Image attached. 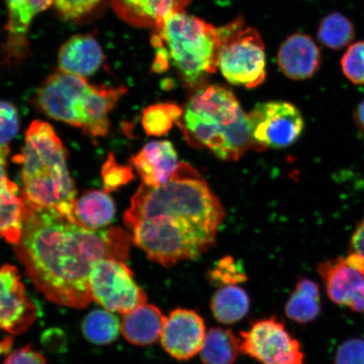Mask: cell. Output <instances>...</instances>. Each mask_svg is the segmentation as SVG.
<instances>
[{"label": "cell", "instance_id": "obj_1", "mask_svg": "<svg viewBox=\"0 0 364 364\" xmlns=\"http://www.w3.org/2000/svg\"><path fill=\"white\" fill-rule=\"evenodd\" d=\"M24 202L21 236L14 245L27 274L50 301L88 306L95 264L103 259L126 262L132 236L120 228L90 230L58 211Z\"/></svg>", "mask_w": 364, "mask_h": 364}, {"label": "cell", "instance_id": "obj_2", "mask_svg": "<svg viewBox=\"0 0 364 364\" xmlns=\"http://www.w3.org/2000/svg\"><path fill=\"white\" fill-rule=\"evenodd\" d=\"M225 209L201 174L181 162L169 182L142 183L124 215L133 242L166 267L195 260L215 245Z\"/></svg>", "mask_w": 364, "mask_h": 364}, {"label": "cell", "instance_id": "obj_3", "mask_svg": "<svg viewBox=\"0 0 364 364\" xmlns=\"http://www.w3.org/2000/svg\"><path fill=\"white\" fill-rule=\"evenodd\" d=\"M18 162L21 165L23 199L31 206L52 209L76 222L74 181L65 149L51 125L42 121L30 125Z\"/></svg>", "mask_w": 364, "mask_h": 364}, {"label": "cell", "instance_id": "obj_4", "mask_svg": "<svg viewBox=\"0 0 364 364\" xmlns=\"http://www.w3.org/2000/svg\"><path fill=\"white\" fill-rule=\"evenodd\" d=\"M184 127L203 146L224 161H237L252 143L247 114L225 86H204L190 98Z\"/></svg>", "mask_w": 364, "mask_h": 364}, {"label": "cell", "instance_id": "obj_5", "mask_svg": "<svg viewBox=\"0 0 364 364\" xmlns=\"http://www.w3.org/2000/svg\"><path fill=\"white\" fill-rule=\"evenodd\" d=\"M127 93L124 87L92 85L82 77L61 71L48 77L36 103L46 115L79 127L90 138H102L110 129L109 116Z\"/></svg>", "mask_w": 364, "mask_h": 364}, {"label": "cell", "instance_id": "obj_6", "mask_svg": "<svg viewBox=\"0 0 364 364\" xmlns=\"http://www.w3.org/2000/svg\"><path fill=\"white\" fill-rule=\"evenodd\" d=\"M156 31L154 36L166 44L182 82L190 89L203 88L218 68V29L183 11L168 16Z\"/></svg>", "mask_w": 364, "mask_h": 364}, {"label": "cell", "instance_id": "obj_7", "mask_svg": "<svg viewBox=\"0 0 364 364\" xmlns=\"http://www.w3.org/2000/svg\"><path fill=\"white\" fill-rule=\"evenodd\" d=\"M220 48L218 68L231 85L253 89L267 77L265 45L252 27H245L242 19L218 29Z\"/></svg>", "mask_w": 364, "mask_h": 364}, {"label": "cell", "instance_id": "obj_8", "mask_svg": "<svg viewBox=\"0 0 364 364\" xmlns=\"http://www.w3.org/2000/svg\"><path fill=\"white\" fill-rule=\"evenodd\" d=\"M91 297L107 311L124 314L147 303V295L134 280L124 262L103 259L95 264L90 276Z\"/></svg>", "mask_w": 364, "mask_h": 364}, {"label": "cell", "instance_id": "obj_9", "mask_svg": "<svg viewBox=\"0 0 364 364\" xmlns=\"http://www.w3.org/2000/svg\"><path fill=\"white\" fill-rule=\"evenodd\" d=\"M252 143L261 148L291 146L302 134L304 122L294 105L283 101L259 103L248 114Z\"/></svg>", "mask_w": 364, "mask_h": 364}, {"label": "cell", "instance_id": "obj_10", "mask_svg": "<svg viewBox=\"0 0 364 364\" xmlns=\"http://www.w3.org/2000/svg\"><path fill=\"white\" fill-rule=\"evenodd\" d=\"M240 339L241 352L261 364H304L301 346L275 317L253 323Z\"/></svg>", "mask_w": 364, "mask_h": 364}, {"label": "cell", "instance_id": "obj_11", "mask_svg": "<svg viewBox=\"0 0 364 364\" xmlns=\"http://www.w3.org/2000/svg\"><path fill=\"white\" fill-rule=\"evenodd\" d=\"M327 296L338 306L364 315V258L350 252L317 267Z\"/></svg>", "mask_w": 364, "mask_h": 364}, {"label": "cell", "instance_id": "obj_12", "mask_svg": "<svg viewBox=\"0 0 364 364\" xmlns=\"http://www.w3.org/2000/svg\"><path fill=\"white\" fill-rule=\"evenodd\" d=\"M38 317V309L27 294L17 268L0 267V330L24 333Z\"/></svg>", "mask_w": 364, "mask_h": 364}, {"label": "cell", "instance_id": "obj_13", "mask_svg": "<svg viewBox=\"0 0 364 364\" xmlns=\"http://www.w3.org/2000/svg\"><path fill=\"white\" fill-rule=\"evenodd\" d=\"M206 326L201 316L188 309H176L167 317L161 341L165 351L180 361L189 360L201 351Z\"/></svg>", "mask_w": 364, "mask_h": 364}, {"label": "cell", "instance_id": "obj_14", "mask_svg": "<svg viewBox=\"0 0 364 364\" xmlns=\"http://www.w3.org/2000/svg\"><path fill=\"white\" fill-rule=\"evenodd\" d=\"M8 10L6 26L7 61L24 60L29 54L28 33L31 22L38 14L51 6L53 0H6Z\"/></svg>", "mask_w": 364, "mask_h": 364}, {"label": "cell", "instance_id": "obj_15", "mask_svg": "<svg viewBox=\"0 0 364 364\" xmlns=\"http://www.w3.org/2000/svg\"><path fill=\"white\" fill-rule=\"evenodd\" d=\"M322 56L311 36L294 33L280 46L277 65L289 79L296 81L312 78L320 70Z\"/></svg>", "mask_w": 364, "mask_h": 364}, {"label": "cell", "instance_id": "obj_16", "mask_svg": "<svg viewBox=\"0 0 364 364\" xmlns=\"http://www.w3.org/2000/svg\"><path fill=\"white\" fill-rule=\"evenodd\" d=\"M180 163L176 150L170 141L148 143L131 159V164L142 178L143 183L150 186H161L169 182Z\"/></svg>", "mask_w": 364, "mask_h": 364}, {"label": "cell", "instance_id": "obj_17", "mask_svg": "<svg viewBox=\"0 0 364 364\" xmlns=\"http://www.w3.org/2000/svg\"><path fill=\"white\" fill-rule=\"evenodd\" d=\"M191 0H110L116 15L136 28L161 26L168 16L183 11Z\"/></svg>", "mask_w": 364, "mask_h": 364}, {"label": "cell", "instance_id": "obj_18", "mask_svg": "<svg viewBox=\"0 0 364 364\" xmlns=\"http://www.w3.org/2000/svg\"><path fill=\"white\" fill-rule=\"evenodd\" d=\"M9 147H0V238L11 244L20 240L25 202L7 174Z\"/></svg>", "mask_w": 364, "mask_h": 364}, {"label": "cell", "instance_id": "obj_19", "mask_svg": "<svg viewBox=\"0 0 364 364\" xmlns=\"http://www.w3.org/2000/svg\"><path fill=\"white\" fill-rule=\"evenodd\" d=\"M104 58L102 48L92 36L75 35L59 51V71L85 79L101 68Z\"/></svg>", "mask_w": 364, "mask_h": 364}, {"label": "cell", "instance_id": "obj_20", "mask_svg": "<svg viewBox=\"0 0 364 364\" xmlns=\"http://www.w3.org/2000/svg\"><path fill=\"white\" fill-rule=\"evenodd\" d=\"M166 318L158 307L145 303L124 314L122 333L132 344L152 345L161 339Z\"/></svg>", "mask_w": 364, "mask_h": 364}, {"label": "cell", "instance_id": "obj_21", "mask_svg": "<svg viewBox=\"0 0 364 364\" xmlns=\"http://www.w3.org/2000/svg\"><path fill=\"white\" fill-rule=\"evenodd\" d=\"M74 215L80 225L90 230H101L115 218V203L107 192L89 191L76 199Z\"/></svg>", "mask_w": 364, "mask_h": 364}, {"label": "cell", "instance_id": "obj_22", "mask_svg": "<svg viewBox=\"0 0 364 364\" xmlns=\"http://www.w3.org/2000/svg\"><path fill=\"white\" fill-rule=\"evenodd\" d=\"M321 312V292L318 284L306 277L300 279L286 303L287 316L304 325L315 321Z\"/></svg>", "mask_w": 364, "mask_h": 364}, {"label": "cell", "instance_id": "obj_23", "mask_svg": "<svg viewBox=\"0 0 364 364\" xmlns=\"http://www.w3.org/2000/svg\"><path fill=\"white\" fill-rule=\"evenodd\" d=\"M240 352V339L233 331L215 327L207 331L199 354L203 364H233Z\"/></svg>", "mask_w": 364, "mask_h": 364}, {"label": "cell", "instance_id": "obj_24", "mask_svg": "<svg viewBox=\"0 0 364 364\" xmlns=\"http://www.w3.org/2000/svg\"><path fill=\"white\" fill-rule=\"evenodd\" d=\"M210 309L218 322L232 325L247 316L250 309L249 296L240 287H222L213 294Z\"/></svg>", "mask_w": 364, "mask_h": 364}, {"label": "cell", "instance_id": "obj_25", "mask_svg": "<svg viewBox=\"0 0 364 364\" xmlns=\"http://www.w3.org/2000/svg\"><path fill=\"white\" fill-rule=\"evenodd\" d=\"M356 30L351 20L338 11L326 16L317 30V38L324 47L339 51L351 45Z\"/></svg>", "mask_w": 364, "mask_h": 364}, {"label": "cell", "instance_id": "obj_26", "mask_svg": "<svg viewBox=\"0 0 364 364\" xmlns=\"http://www.w3.org/2000/svg\"><path fill=\"white\" fill-rule=\"evenodd\" d=\"M121 330L117 318L109 311L95 309L82 322V331L90 343L107 345L117 340Z\"/></svg>", "mask_w": 364, "mask_h": 364}, {"label": "cell", "instance_id": "obj_27", "mask_svg": "<svg viewBox=\"0 0 364 364\" xmlns=\"http://www.w3.org/2000/svg\"><path fill=\"white\" fill-rule=\"evenodd\" d=\"M183 114V110L174 103L154 104L144 109L142 125L148 135H166Z\"/></svg>", "mask_w": 364, "mask_h": 364}, {"label": "cell", "instance_id": "obj_28", "mask_svg": "<svg viewBox=\"0 0 364 364\" xmlns=\"http://www.w3.org/2000/svg\"><path fill=\"white\" fill-rule=\"evenodd\" d=\"M341 68L353 84L364 85V40L348 46L341 58Z\"/></svg>", "mask_w": 364, "mask_h": 364}, {"label": "cell", "instance_id": "obj_29", "mask_svg": "<svg viewBox=\"0 0 364 364\" xmlns=\"http://www.w3.org/2000/svg\"><path fill=\"white\" fill-rule=\"evenodd\" d=\"M209 279L217 286L225 287L243 283L247 280V275L241 264L227 257L222 258L209 272Z\"/></svg>", "mask_w": 364, "mask_h": 364}, {"label": "cell", "instance_id": "obj_30", "mask_svg": "<svg viewBox=\"0 0 364 364\" xmlns=\"http://www.w3.org/2000/svg\"><path fill=\"white\" fill-rule=\"evenodd\" d=\"M105 192H112L133 180L134 173L130 167L119 165L110 154L102 168Z\"/></svg>", "mask_w": 364, "mask_h": 364}, {"label": "cell", "instance_id": "obj_31", "mask_svg": "<svg viewBox=\"0 0 364 364\" xmlns=\"http://www.w3.org/2000/svg\"><path fill=\"white\" fill-rule=\"evenodd\" d=\"M19 115L10 102L0 101V147H9V144L19 131Z\"/></svg>", "mask_w": 364, "mask_h": 364}, {"label": "cell", "instance_id": "obj_32", "mask_svg": "<svg viewBox=\"0 0 364 364\" xmlns=\"http://www.w3.org/2000/svg\"><path fill=\"white\" fill-rule=\"evenodd\" d=\"M102 0H53L54 7L63 19H79L87 15Z\"/></svg>", "mask_w": 364, "mask_h": 364}, {"label": "cell", "instance_id": "obj_33", "mask_svg": "<svg viewBox=\"0 0 364 364\" xmlns=\"http://www.w3.org/2000/svg\"><path fill=\"white\" fill-rule=\"evenodd\" d=\"M334 364H364V340H346L336 350Z\"/></svg>", "mask_w": 364, "mask_h": 364}, {"label": "cell", "instance_id": "obj_34", "mask_svg": "<svg viewBox=\"0 0 364 364\" xmlns=\"http://www.w3.org/2000/svg\"><path fill=\"white\" fill-rule=\"evenodd\" d=\"M4 364H46V360L42 354L26 346L9 355Z\"/></svg>", "mask_w": 364, "mask_h": 364}, {"label": "cell", "instance_id": "obj_35", "mask_svg": "<svg viewBox=\"0 0 364 364\" xmlns=\"http://www.w3.org/2000/svg\"><path fill=\"white\" fill-rule=\"evenodd\" d=\"M364 258V218L359 223L351 240V252Z\"/></svg>", "mask_w": 364, "mask_h": 364}, {"label": "cell", "instance_id": "obj_36", "mask_svg": "<svg viewBox=\"0 0 364 364\" xmlns=\"http://www.w3.org/2000/svg\"><path fill=\"white\" fill-rule=\"evenodd\" d=\"M355 124L364 136V100L358 104L353 112Z\"/></svg>", "mask_w": 364, "mask_h": 364}, {"label": "cell", "instance_id": "obj_37", "mask_svg": "<svg viewBox=\"0 0 364 364\" xmlns=\"http://www.w3.org/2000/svg\"><path fill=\"white\" fill-rule=\"evenodd\" d=\"M12 343L13 340L11 338L0 341V354L7 353L11 348Z\"/></svg>", "mask_w": 364, "mask_h": 364}]
</instances>
